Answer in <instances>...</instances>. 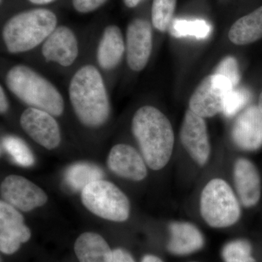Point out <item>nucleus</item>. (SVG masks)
<instances>
[{"label":"nucleus","instance_id":"f257e3e1","mask_svg":"<svg viewBox=\"0 0 262 262\" xmlns=\"http://www.w3.org/2000/svg\"><path fill=\"white\" fill-rule=\"evenodd\" d=\"M69 98L81 123L89 127H101L110 113V97L100 71L94 65L81 67L72 76Z\"/></svg>","mask_w":262,"mask_h":262},{"label":"nucleus","instance_id":"f03ea898","mask_svg":"<svg viewBox=\"0 0 262 262\" xmlns=\"http://www.w3.org/2000/svg\"><path fill=\"white\" fill-rule=\"evenodd\" d=\"M131 129L146 165L152 170L163 169L174 146L173 127L168 117L154 106H141L134 114Z\"/></svg>","mask_w":262,"mask_h":262},{"label":"nucleus","instance_id":"7ed1b4c3","mask_svg":"<svg viewBox=\"0 0 262 262\" xmlns=\"http://www.w3.org/2000/svg\"><path fill=\"white\" fill-rule=\"evenodd\" d=\"M5 83L15 97L29 107L39 108L54 117L64 111L63 96L51 81L28 66L15 65L7 72Z\"/></svg>","mask_w":262,"mask_h":262},{"label":"nucleus","instance_id":"20e7f679","mask_svg":"<svg viewBox=\"0 0 262 262\" xmlns=\"http://www.w3.org/2000/svg\"><path fill=\"white\" fill-rule=\"evenodd\" d=\"M56 27L57 17L51 10H27L15 15L5 23L3 42L11 54L25 53L42 44Z\"/></svg>","mask_w":262,"mask_h":262},{"label":"nucleus","instance_id":"39448f33","mask_svg":"<svg viewBox=\"0 0 262 262\" xmlns=\"http://www.w3.org/2000/svg\"><path fill=\"white\" fill-rule=\"evenodd\" d=\"M200 209L203 220L213 228H225L237 223L241 210L228 183L222 179H213L202 191Z\"/></svg>","mask_w":262,"mask_h":262},{"label":"nucleus","instance_id":"423d86ee","mask_svg":"<svg viewBox=\"0 0 262 262\" xmlns=\"http://www.w3.org/2000/svg\"><path fill=\"white\" fill-rule=\"evenodd\" d=\"M82 203L94 214L112 221L122 222L130 215V202L113 183L94 181L85 186L81 193Z\"/></svg>","mask_w":262,"mask_h":262},{"label":"nucleus","instance_id":"0eeeda50","mask_svg":"<svg viewBox=\"0 0 262 262\" xmlns=\"http://www.w3.org/2000/svg\"><path fill=\"white\" fill-rule=\"evenodd\" d=\"M235 88L223 76L213 75L204 79L189 100V110L203 118L223 111L229 94Z\"/></svg>","mask_w":262,"mask_h":262},{"label":"nucleus","instance_id":"6e6552de","mask_svg":"<svg viewBox=\"0 0 262 262\" xmlns=\"http://www.w3.org/2000/svg\"><path fill=\"white\" fill-rule=\"evenodd\" d=\"M3 201L19 211L29 212L44 206L48 196L40 187L23 177L10 175L1 184Z\"/></svg>","mask_w":262,"mask_h":262},{"label":"nucleus","instance_id":"1a4fd4ad","mask_svg":"<svg viewBox=\"0 0 262 262\" xmlns=\"http://www.w3.org/2000/svg\"><path fill=\"white\" fill-rule=\"evenodd\" d=\"M22 128L37 144L46 149H56L61 144V134L55 117L43 110L28 107L20 118Z\"/></svg>","mask_w":262,"mask_h":262},{"label":"nucleus","instance_id":"9d476101","mask_svg":"<svg viewBox=\"0 0 262 262\" xmlns=\"http://www.w3.org/2000/svg\"><path fill=\"white\" fill-rule=\"evenodd\" d=\"M152 51V29L149 21L136 18L127 26L125 53L127 65L134 72L145 68Z\"/></svg>","mask_w":262,"mask_h":262},{"label":"nucleus","instance_id":"9b49d317","mask_svg":"<svg viewBox=\"0 0 262 262\" xmlns=\"http://www.w3.org/2000/svg\"><path fill=\"white\" fill-rule=\"evenodd\" d=\"M180 139L189 156L200 166L208 163L211 145L204 118L187 110L181 128Z\"/></svg>","mask_w":262,"mask_h":262},{"label":"nucleus","instance_id":"f8f14e48","mask_svg":"<svg viewBox=\"0 0 262 262\" xmlns=\"http://www.w3.org/2000/svg\"><path fill=\"white\" fill-rule=\"evenodd\" d=\"M30 229L24 224L18 209L5 202H0V250L7 255L13 254L30 239Z\"/></svg>","mask_w":262,"mask_h":262},{"label":"nucleus","instance_id":"ddd939ff","mask_svg":"<svg viewBox=\"0 0 262 262\" xmlns=\"http://www.w3.org/2000/svg\"><path fill=\"white\" fill-rule=\"evenodd\" d=\"M42 55L47 62L69 67L79 55V44L75 33L66 26L57 27L42 43Z\"/></svg>","mask_w":262,"mask_h":262},{"label":"nucleus","instance_id":"4468645a","mask_svg":"<svg viewBox=\"0 0 262 262\" xmlns=\"http://www.w3.org/2000/svg\"><path fill=\"white\" fill-rule=\"evenodd\" d=\"M107 165L114 173L129 180L140 182L147 175L146 162L142 155L128 144L114 146L108 154Z\"/></svg>","mask_w":262,"mask_h":262},{"label":"nucleus","instance_id":"2eb2a0df","mask_svg":"<svg viewBox=\"0 0 262 262\" xmlns=\"http://www.w3.org/2000/svg\"><path fill=\"white\" fill-rule=\"evenodd\" d=\"M234 144L239 149L255 151L262 146V112L258 106L245 110L234 122L232 130Z\"/></svg>","mask_w":262,"mask_h":262},{"label":"nucleus","instance_id":"dca6fc26","mask_svg":"<svg viewBox=\"0 0 262 262\" xmlns=\"http://www.w3.org/2000/svg\"><path fill=\"white\" fill-rule=\"evenodd\" d=\"M234 186L239 201L246 208L256 206L261 194V181L257 168L246 158H239L234 165Z\"/></svg>","mask_w":262,"mask_h":262},{"label":"nucleus","instance_id":"f3484780","mask_svg":"<svg viewBox=\"0 0 262 262\" xmlns=\"http://www.w3.org/2000/svg\"><path fill=\"white\" fill-rule=\"evenodd\" d=\"M170 238L168 251L177 256L196 252L204 246L205 239L200 229L189 222H173L169 226Z\"/></svg>","mask_w":262,"mask_h":262},{"label":"nucleus","instance_id":"a211bd4d","mask_svg":"<svg viewBox=\"0 0 262 262\" xmlns=\"http://www.w3.org/2000/svg\"><path fill=\"white\" fill-rule=\"evenodd\" d=\"M125 53V41L117 26L110 25L103 30L96 51V59L101 69L113 70L121 61Z\"/></svg>","mask_w":262,"mask_h":262},{"label":"nucleus","instance_id":"6ab92c4d","mask_svg":"<svg viewBox=\"0 0 262 262\" xmlns=\"http://www.w3.org/2000/svg\"><path fill=\"white\" fill-rule=\"evenodd\" d=\"M75 252L80 262H113V251L100 234L84 232L77 239Z\"/></svg>","mask_w":262,"mask_h":262},{"label":"nucleus","instance_id":"aec40b11","mask_svg":"<svg viewBox=\"0 0 262 262\" xmlns=\"http://www.w3.org/2000/svg\"><path fill=\"white\" fill-rule=\"evenodd\" d=\"M262 38V6L238 19L229 32V39L237 46L251 44Z\"/></svg>","mask_w":262,"mask_h":262},{"label":"nucleus","instance_id":"412c9836","mask_svg":"<svg viewBox=\"0 0 262 262\" xmlns=\"http://www.w3.org/2000/svg\"><path fill=\"white\" fill-rule=\"evenodd\" d=\"M169 28L171 35L177 38L192 36L200 39H206L211 32V26L204 20L175 19Z\"/></svg>","mask_w":262,"mask_h":262},{"label":"nucleus","instance_id":"4be33fe9","mask_svg":"<svg viewBox=\"0 0 262 262\" xmlns=\"http://www.w3.org/2000/svg\"><path fill=\"white\" fill-rule=\"evenodd\" d=\"M101 177V170L89 164L74 165L67 173V180L72 187L82 190L90 183L99 180Z\"/></svg>","mask_w":262,"mask_h":262},{"label":"nucleus","instance_id":"5701e85b","mask_svg":"<svg viewBox=\"0 0 262 262\" xmlns=\"http://www.w3.org/2000/svg\"><path fill=\"white\" fill-rule=\"evenodd\" d=\"M177 0H153L151 22L157 30L164 32L173 21Z\"/></svg>","mask_w":262,"mask_h":262},{"label":"nucleus","instance_id":"b1692460","mask_svg":"<svg viewBox=\"0 0 262 262\" xmlns=\"http://www.w3.org/2000/svg\"><path fill=\"white\" fill-rule=\"evenodd\" d=\"M252 247L246 239H234L227 243L222 251L225 262H256L253 257Z\"/></svg>","mask_w":262,"mask_h":262},{"label":"nucleus","instance_id":"393cba45","mask_svg":"<svg viewBox=\"0 0 262 262\" xmlns=\"http://www.w3.org/2000/svg\"><path fill=\"white\" fill-rule=\"evenodd\" d=\"M4 146L15 161L24 166H29L34 163L32 152L28 146L15 137H8L5 139Z\"/></svg>","mask_w":262,"mask_h":262},{"label":"nucleus","instance_id":"a878e982","mask_svg":"<svg viewBox=\"0 0 262 262\" xmlns=\"http://www.w3.org/2000/svg\"><path fill=\"white\" fill-rule=\"evenodd\" d=\"M250 99V93L245 89H234L229 94L222 113L226 117H233L246 106Z\"/></svg>","mask_w":262,"mask_h":262},{"label":"nucleus","instance_id":"bb28decb","mask_svg":"<svg viewBox=\"0 0 262 262\" xmlns=\"http://www.w3.org/2000/svg\"><path fill=\"white\" fill-rule=\"evenodd\" d=\"M214 74L225 77L234 88L237 87L241 80L238 63L237 60L232 56H227L224 58L215 69Z\"/></svg>","mask_w":262,"mask_h":262},{"label":"nucleus","instance_id":"cd10ccee","mask_svg":"<svg viewBox=\"0 0 262 262\" xmlns=\"http://www.w3.org/2000/svg\"><path fill=\"white\" fill-rule=\"evenodd\" d=\"M108 0H72L74 8L81 13H89L101 8Z\"/></svg>","mask_w":262,"mask_h":262},{"label":"nucleus","instance_id":"c85d7f7f","mask_svg":"<svg viewBox=\"0 0 262 262\" xmlns=\"http://www.w3.org/2000/svg\"><path fill=\"white\" fill-rule=\"evenodd\" d=\"M113 262H135L130 253L122 248H117L113 251Z\"/></svg>","mask_w":262,"mask_h":262},{"label":"nucleus","instance_id":"c756f323","mask_svg":"<svg viewBox=\"0 0 262 262\" xmlns=\"http://www.w3.org/2000/svg\"><path fill=\"white\" fill-rule=\"evenodd\" d=\"M8 108H9V101L4 88L1 86L0 87V113L2 115H4L8 111Z\"/></svg>","mask_w":262,"mask_h":262},{"label":"nucleus","instance_id":"7c9ffc66","mask_svg":"<svg viewBox=\"0 0 262 262\" xmlns=\"http://www.w3.org/2000/svg\"><path fill=\"white\" fill-rule=\"evenodd\" d=\"M141 262H163L158 256L154 255L148 254L144 256Z\"/></svg>","mask_w":262,"mask_h":262},{"label":"nucleus","instance_id":"2f4dec72","mask_svg":"<svg viewBox=\"0 0 262 262\" xmlns=\"http://www.w3.org/2000/svg\"><path fill=\"white\" fill-rule=\"evenodd\" d=\"M141 0H123L124 4L129 8H135L141 3Z\"/></svg>","mask_w":262,"mask_h":262},{"label":"nucleus","instance_id":"473e14b6","mask_svg":"<svg viewBox=\"0 0 262 262\" xmlns=\"http://www.w3.org/2000/svg\"><path fill=\"white\" fill-rule=\"evenodd\" d=\"M29 1L35 5H47L55 0H29Z\"/></svg>","mask_w":262,"mask_h":262},{"label":"nucleus","instance_id":"72a5a7b5","mask_svg":"<svg viewBox=\"0 0 262 262\" xmlns=\"http://www.w3.org/2000/svg\"><path fill=\"white\" fill-rule=\"evenodd\" d=\"M258 108H259L260 110H261V111L262 112V91L261 94H260L259 99H258Z\"/></svg>","mask_w":262,"mask_h":262},{"label":"nucleus","instance_id":"f704fd0d","mask_svg":"<svg viewBox=\"0 0 262 262\" xmlns=\"http://www.w3.org/2000/svg\"><path fill=\"white\" fill-rule=\"evenodd\" d=\"M191 262H198V261H191Z\"/></svg>","mask_w":262,"mask_h":262},{"label":"nucleus","instance_id":"c9c22d12","mask_svg":"<svg viewBox=\"0 0 262 262\" xmlns=\"http://www.w3.org/2000/svg\"><path fill=\"white\" fill-rule=\"evenodd\" d=\"M2 2H3V0H1V3H2Z\"/></svg>","mask_w":262,"mask_h":262}]
</instances>
